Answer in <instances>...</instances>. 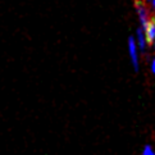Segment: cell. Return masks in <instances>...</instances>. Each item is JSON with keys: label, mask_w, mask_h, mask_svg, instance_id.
<instances>
[{"label": "cell", "mask_w": 155, "mask_h": 155, "mask_svg": "<svg viewBox=\"0 0 155 155\" xmlns=\"http://www.w3.org/2000/svg\"><path fill=\"white\" fill-rule=\"evenodd\" d=\"M135 8H136V12H137V15L140 18V22H141V28L146 26V23L150 21L151 15L150 14V9L146 5V2L145 0H136L135 2Z\"/></svg>", "instance_id": "1"}, {"label": "cell", "mask_w": 155, "mask_h": 155, "mask_svg": "<svg viewBox=\"0 0 155 155\" xmlns=\"http://www.w3.org/2000/svg\"><path fill=\"white\" fill-rule=\"evenodd\" d=\"M128 54H130V58H131V63H132V67H134L135 72H138L140 69V58H138V48H137V44L135 40V36H130L128 37Z\"/></svg>", "instance_id": "2"}, {"label": "cell", "mask_w": 155, "mask_h": 155, "mask_svg": "<svg viewBox=\"0 0 155 155\" xmlns=\"http://www.w3.org/2000/svg\"><path fill=\"white\" fill-rule=\"evenodd\" d=\"M135 40H136V44H137L138 51L142 53V54H145L149 44H147V40H146V37H145V34H143V30L141 28V27H138L137 31H136Z\"/></svg>", "instance_id": "3"}, {"label": "cell", "mask_w": 155, "mask_h": 155, "mask_svg": "<svg viewBox=\"0 0 155 155\" xmlns=\"http://www.w3.org/2000/svg\"><path fill=\"white\" fill-rule=\"evenodd\" d=\"M141 155H155V151L153 150V147L150 145H146L145 147H143Z\"/></svg>", "instance_id": "4"}, {"label": "cell", "mask_w": 155, "mask_h": 155, "mask_svg": "<svg viewBox=\"0 0 155 155\" xmlns=\"http://www.w3.org/2000/svg\"><path fill=\"white\" fill-rule=\"evenodd\" d=\"M150 69H151V73L155 76V57L151 59V63H150Z\"/></svg>", "instance_id": "5"}, {"label": "cell", "mask_w": 155, "mask_h": 155, "mask_svg": "<svg viewBox=\"0 0 155 155\" xmlns=\"http://www.w3.org/2000/svg\"><path fill=\"white\" fill-rule=\"evenodd\" d=\"M149 2H150V4H151V7L155 9V0H149Z\"/></svg>", "instance_id": "6"}, {"label": "cell", "mask_w": 155, "mask_h": 155, "mask_svg": "<svg viewBox=\"0 0 155 155\" xmlns=\"http://www.w3.org/2000/svg\"><path fill=\"white\" fill-rule=\"evenodd\" d=\"M153 48H154V50H155V41H154V44H153Z\"/></svg>", "instance_id": "7"}]
</instances>
